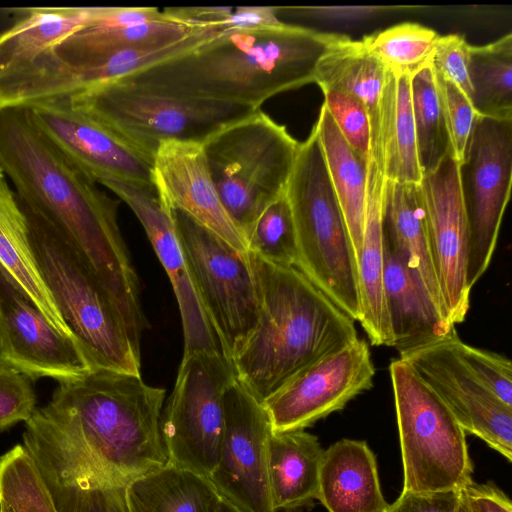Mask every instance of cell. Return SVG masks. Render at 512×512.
<instances>
[{"mask_svg":"<svg viewBox=\"0 0 512 512\" xmlns=\"http://www.w3.org/2000/svg\"><path fill=\"white\" fill-rule=\"evenodd\" d=\"M164 397L141 375L110 370L58 384L22 435L58 512H100L133 480L169 463Z\"/></svg>","mask_w":512,"mask_h":512,"instance_id":"obj_1","label":"cell"},{"mask_svg":"<svg viewBox=\"0 0 512 512\" xmlns=\"http://www.w3.org/2000/svg\"><path fill=\"white\" fill-rule=\"evenodd\" d=\"M0 162L20 203L77 249L141 340L147 321L139 279L117 221L119 200L65 157L33 124L26 109L0 110Z\"/></svg>","mask_w":512,"mask_h":512,"instance_id":"obj_2","label":"cell"},{"mask_svg":"<svg viewBox=\"0 0 512 512\" xmlns=\"http://www.w3.org/2000/svg\"><path fill=\"white\" fill-rule=\"evenodd\" d=\"M338 35L286 23L229 29L121 78L176 96L258 110L277 94L314 83L317 65Z\"/></svg>","mask_w":512,"mask_h":512,"instance_id":"obj_3","label":"cell"},{"mask_svg":"<svg viewBox=\"0 0 512 512\" xmlns=\"http://www.w3.org/2000/svg\"><path fill=\"white\" fill-rule=\"evenodd\" d=\"M248 253L257 287V323L232 363L237 380L263 403L358 335L355 321L296 267Z\"/></svg>","mask_w":512,"mask_h":512,"instance_id":"obj_4","label":"cell"},{"mask_svg":"<svg viewBox=\"0 0 512 512\" xmlns=\"http://www.w3.org/2000/svg\"><path fill=\"white\" fill-rule=\"evenodd\" d=\"M21 206L42 277L95 369L141 375L140 341L115 299L69 240Z\"/></svg>","mask_w":512,"mask_h":512,"instance_id":"obj_5","label":"cell"},{"mask_svg":"<svg viewBox=\"0 0 512 512\" xmlns=\"http://www.w3.org/2000/svg\"><path fill=\"white\" fill-rule=\"evenodd\" d=\"M285 195L296 232V268L359 321L357 260L314 129L299 145Z\"/></svg>","mask_w":512,"mask_h":512,"instance_id":"obj_6","label":"cell"},{"mask_svg":"<svg viewBox=\"0 0 512 512\" xmlns=\"http://www.w3.org/2000/svg\"><path fill=\"white\" fill-rule=\"evenodd\" d=\"M69 101L73 109L150 162L165 141L202 143L225 125L256 111L242 105L176 96L122 78L102 83Z\"/></svg>","mask_w":512,"mask_h":512,"instance_id":"obj_7","label":"cell"},{"mask_svg":"<svg viewBox=\"0 0 512 512\" xmlns=\"http://www.w3.org/2000/svg\"><path fill=\"white\" fill-rule=\"evenodd\" d=\"M299 145L261 109L202 142L221 202L245 238L266 207L285 193Z\"/></svg>","mask_w":512,"mask_h":512,"instance_id":"obj_8","label":"cell"},{"mask_svg":"<svg viewBox=\"0 0 512 512\" xmlns=\"http://www.w3.org/2000/svg\"><path fill=\"white\" fill-rule=\"evenodd\" d=\"M403 464V490L461 488L472 479L466 433L442 401L402 359L389 365Z\"/></svg>","mask_w":512,"mask_h":512,"instance_id":"obj_9","label":"cell"},{"mask_svg":"<svg viewBox=\"0 0 512 512\" xmlns=\"http://www.w3.org/2000/svg\"><path fill=\"white\" fill-rule=\"evenodd\" d=\"M171 211L194 288L222 354L232 362L257 323V287L249 253L187 214Z\"/></svg>","mask_w":512,"mask_h":512,"instance_id":"obj_10","label":"cell"},{"mask_svg":"<svg viewBox=\"0 0 512 512\" xmlns=\"http://www.w3.org/2000/svg\"><path fill=\"white\" fill-rule=\"evenodd\" d=\"M237 379L221 352L183 353L160 431L170 464L206 478L214 470L225 429V394Z\"/></svg>","mask_w":512,"mask_h":512,"instance_id":"obj_11","label":"cell"},{"mask_svg":"<svg viewBox=\"0 0 512 512\" xmlns=\"http://www.w3.org/2000/svg\"><path fill=\"white\" fill-rule=\"evenodd\" d=\"M225 429L217 464L208 480L236 512H277L268 472L272 432L268 414L237 379L225 394Z\"/></svg>","mask_w":512,"mask_h":512,"instance_id":"obj_12","label":"cell"},{"mask_svg":"<svg viewBox=\"0 0 512 512\" xmlns=\"http://www.w3.org/2000/svg\"><path fill=\"white\" fill-rule=\"evenodd\" d=\"M458 335L405 351L400 359L442 399L465 433L512 461V407L501 402L459 352Z\"/></svg>","mask_w":512,"mask_h":512,"instance_id":"obj_13","label":"cell"},{"mask_svg":"<svg viewBox=\"0 0 512 512\" xmlns=\"http://www.w3.org/2000/svg\"><path fill=\"white\" fill-rule=\"evenodd\" d=\"M463 168L449 152L419 184L437 280L454 325L465 320L471 292L467 283L469 217Z\"/></svg>","mask_w":512,"mask_h":512,"instance_id":"obj_14","label":"cell"},{"mask_svg":"<svg viewBox=\"0 0 512 512\" xmlns=\"http://www.w3.org/2000/svg\"><path fill=\"white\" fill-rule=\"evenodd\" d=\"M466 165L471 185L467 283L472 289L491 262L510 198L512 119L478 116Z\"/></svg>","mask_w":512,"mask_h":512,"instance_id":"obj_15","label":"cell"},{"mask_svg":"<svg viewBox=\"0 0 512 512\" xmlns=\"http://www.w3.org/2000/svg\"><path fill=\"white\" fill-rule=\"evenodd\" d=\"M374 376L369 346L358 338L302 370L262 403L272 431L305 430L370 389Z\"/></svg>","mask_w":512,"mask_h":512,"instance_id":"obj_16","label":"cell"},{"mask_svg":"<svg viewBox=\"0 0 512 512\" xmlns=\"http://www.w3.org/2000/svg\"><path fill=\"white\" fill-rule=\"evenodd\" d=\"M0 362L32 381L60 383L96 370L82 343L57 331L0 268Z\"/></svg>","mask_w":512,"mask_h":512,"instance_id":"obj_17","label":"cell"},{"mask_svg":"<svg viewBox=\"0 0 512 512\" xmlns=\"http://www.w3.org/2000/svg\"><path fill=\"white\" fill-rule=\"evenodd\" d=\"M33 124L79 170L96 183L154 186L152 162L112 132L59 100L27 108Z\"/></svg>","mask_w":512,"mask_h":512,"instance_id":"obj_18","label":"cell"},{"mask_svg":"<svg viewBox=\"0 0 512 512\" xmlns=\"http://www.w3.org/2000/svg\"><path fill=\"white\" fill-rule=\"evenodd\" d=\"M103 186L134 212L167 272L181 316L184 353L221 352L219 341L190 278L171 208L154 186L120 181L105 182Z\"/></svg>","mask_w":512,"mask_h":512,"instance_id":"obj_19","label":"cell"},{"mask_svg":"<svg viewBox=\"0 0 512 512\" xmlns=\"http://www.w3.org/2000/svg\"><path fill=\"white\" fill-rule=\"evenodd\" d=\"M152 180L163 201L211 230L236 249L247 241L225 210L212 180L202 143L169 140L157 149Z\"/></svg>","mask_w":512,"mask_h":512,"instance_id":"obj_20","label":"cell"},{"mask_svg":"<svg viewBox=\"0 0 512 512\" xmlns=\"http://www.w3.org/2000/svg\"><path fill=\"white\" fill-rule=\"evenodd\" d=\"M387 178L381 137L371 141L367 161V201L363 241L357 259L361 302L359 322L375 346H392L384 292L383 210Z\"/></svg>","mask_w":512,"mask_h":512,"instance_id":"obj_21","label":"cell"},{"mask_svg":"<svg viewBox=\"0 0 512 512\" xmlns=\"http://www.w3.org/2000/svg\"><path fill=\"white\" fill-rule=\"evenodd\" d=\"M384 292L392 333L391 347L399 353L458 335L455 325L437 310L385 239Z\"/></svg>","mask_w":512,"mask_h":512,"instance_id":"obj_22","label":"cell"},{"mask_svg":"<svg viewBox=\"0 0 512 512\" xmlns=\"http://www.w3.org/2000/svg\"><path fill=\"white\" fill-rule=\"evenodd\" d=\"M383 229L389 248L420 283L437 310L449 320L430 249L419 184L387 180Z\"/></svg>","mask_w":512,"mask_h":512,"instance_id":"obj_23","label":"cell"},{"mask_svg":"<svg viewBox=\"0 0 512 512\" xmlns=\"http://www.w3.org/2000/svg\"><path fill=\"white\" fill-rule=\"evenodd\" d=\"M317 500L328 512H384L377 462L365 441L341 439L324 450Z\"/></svg>","mask_w":512,"mask_h":512,"instance_id":"obj_24","label":"cell"},{"mask_svg":"<svg viewBox=\"0 0 512 512\" xmlns=\"http://www.w3.org/2000/svg\"><path fill=\"white\" fill-rule=\"evenodd\" d=\"M0 268L57 331L79 340L42 277L30 240L27 216L4 174L0 175Z\"/></svg>","mask_w":512,"mask_h":512,"instance_id":"obj_25","label":"cell"},{"mask_svg":"<svg viewBox=\"0 0 512 512\" xmlns=\"http://www.w3.org/2000/svg\"><path fill=\"white\" fill-rule=\"evenodd\" d=\"M323 452L318 438L305 430L271 432L268 472L276 511L296 512L317 498Z\"/></svg>","mask_w":512,"mask_h":512,"instance_id":"obj_26","label":"cell"},{"mask_svg":"<svg viewBox=\"0 0 512 512\" xmlns=\"http://www.w3.org/2000/svg\"><path fill=\"white\" fill-rule=\"evenodd\" d=\"M313 129L357 260L366 214L368 160L363 159L347 143L324 105Z\"/></svg>","mask_w":512,"mask_h":512,"instance_id":"obj_27","label":"cell"},{"mask_svg":"<svg viewBox=\"0 0 512 512\" xmlns=\"http://www.w3.org/2000/svg\"><path fill=\"white\" fill-rule=\"evenodd\" d=\"M94 7H28L0 32V75L22 68L84 26Z\"/></svg>","mask_w":512,"mask_h":512,"instance_id":"obj_28","label":"cell"},{"mask_svg":"<svg viewBox=\"0 0 512 512\" xmlns=\"http://www.w3.org/2000/svg\"><path fill=\"white\" fill-rule=\"evenodd\" d=\"M388 70L364 47L338 35L320 59L315 81L322 90H338L359 99L368 109L372 134L380 122L382 94Z\"/></svg>","mask_w":512,"mask_h":512,"instance_id":"obj_29","label":"cell"},{"mask_svg":"<svg viewBox=\"0 0 512 512\" xmlns=\"http://www.w3.org/2000/svg\"><path fill=\"white\" fill-rule=\"evenodd\" d=\"M411 76L388 71L380 107V134L384 171L388 181L420 184L419 163L412 110Z\"/></svg>","mask_w":512,"mask_h":512,"instance_id":"obj_30","label":"cell"},{"mask_svg":"<svg viewBox=\"0 0 512 512\" xmlns=\"http://www.w3.org/2000/svg\"><path fill=\"white\" fill-rule=\"evenodd\" d=\"M220 500L208 478L170 463L127 488L129 512H215Z\"/></svg>","mask_w":512,"mask_h":512,"instance_id":"obj_31","label":"cell"},{"mask_svg":"<svg viewBox=\"0 0 512 512\" xmlns=\"http://www.w3.org/2000/svg\"><path fill=\"white\" fill-rule=\"evenodd\" d=\"M192 30L167 20L127 26L85 23L53 51L68 62L87 63L127 49L169 44L186 37Z\"/></svg>","mask_w":512,"mask_h":512,"instance_id":"obj_32","label":"cell"},{"mask_svg":"<svg viewBox=\"0 0 512 512\" xmlns=\"http://www.w3.org/2000/svg\"><path fill=\"white\" fill-rule=\"evenodd\" d=\"M471 102L479 116L512 119V34L471 46Z\"/></svg>","mask_w":512,"mask_h":512,"instance_id":"obj_33","label":"cell"},{"mask_svg":"<svg viewBox=\"0 0 512 512\" xmlns=\"http://www.w3.org/2000/svg\"><path fill=\"white\" fill-rule=\"evenodd\" d=\"M439 36L431 28L404 22L367 35L361 42L389 72L413 77L432 63Z\"/></svg>","mask_w":512,"mask_h":512,"instance_id":"obj_34","label":"cell"},{"mask_svg":"<svg viewBox=\"0 0 512 512\" xmlns=\"http://www.w3.org/2000/svg\"><path fill=\"white\" fill-rule=\"evenodd\" d=\"M411 97L418 157L424 175L449 153L432 63L412 77Z\"/></svg>","mask_w":512,"mask_h":512,"instance_id":"obj_35","label":"cell"},{"mask_svg":"<svg viewBox=\"0 0 512 512\" xmlns=\"http://www.w3.org/2000/svg\"><path fill=\"white\" fill-rule=\"evenodd\" d=\"M0 505L9 512H58L37 467L22 444L0 456Z\"/></svg>","mask_w":512,"mask_h":512,"instance_id":"obj_36","label":"cell"},{"mask_svg":"<svg viewBox=\"0 0 512 512\" xmlns=\"http://www.w3.org/2000/svg\"><path fill=\"white\" fill-rule=\"evenodd\" d=\"M246 241L248 252L272 263L296 267V232L285 193L261 213Z\"/></svg>","mask_w":512,"mask_h":512,"instance_id":"obj_37","label":"cell"},{"mask_svg":"<svg viewBox=\"0 0 512 512\" xmlns=\"http://www.w3.org/2000/svg\"><path fill=\"white\" fill-rule=\"evenodd\" d=\"M436 89L447 133L449 152L464 167L472 132L479 116L470 98L434 68Z\"/></svg>","mask_w":512,"mask_h":512,"instance_id":"obj_38","label":"cell"},{"mask_svg":"<svg viewBox=\"0 0 512 512\" xmlns=\"http://www.w3.org/2000/svg\"><path fill=\"white\" fill-rule=\"evenodd\" d=\"M323 105L338 130L363 159L371 153L372 126L366 106L356 97L338 90L324 91Z\"/></svg>","mask_w":512,"mask_h":512,"instance_id":"obj_39","label":"cell"},{"mask_svg":"<svg viewBox=\"0 0 512 512\" xmlns=\"http://www.w3.org/2000/svg\"><path fill=\"white\" fill-rule=\"evenodd\" d=\"M36 409L32 380L0 362V431L26 422Z\"/></svg>","mask_w":512,"mask_h":512,"instance_id":"obj_40","label":"cell"},{"mask_svg":"<svg viewBox=\"0 0 512 512\" xmlns=\"http://www.w3.org/2000/svg\"><path fill=\"white\" fill-rule=\"evenodd\" d=\"M470 48L471 45L461 35H440L432 58V67L457 85L471 100Z\"/></svg>","mask_w":512,"mask_h":512,"instance_id":"obj_41","label":"cell"},{"mask_svg":"<svg viewBox=\"0 0 512 512\" xmlns=\"http://www.w3.org/2000/svg\"><path fill=\"white\" fill-rule=\"evenodd\" d=\"M460 488L415 493L402 491L384 512H459Z\"/></svg>","mask_w":512,"mask_h":512,"instance_id":"obj_42","label":"cell"},{"mask_svg":"<svg viewBox=\"0 0 512 512\" xmlns=\"http://www.w3.org/2000/svg\"><path fill=\"white\" fill-rule=\"evenodd\" d=\"M461 490L475 512H512L510 499L492 482L471 480Z\"/></svg>","mask_w":512,"mask_h":512,"instance_id":"obj_43","label":"cell"},{"mask_svg":"<svg viewBox=\"0 0 512 512\" xmlns=\"http://www.w3.org/2000/svg\"><path fill=\"white\" fill-rule=\"evenodd\" d=\"M286 11L298 12L313 18L330 21H355L379 13L391 11L394 7L385 6H328V7H283Z\"/></svg>","mask_w":512,"mask_h":512,"instance_id":"obj_44","label":"cell"},{"mask_svg":"<svg viewBox=\"0 0 512 512\" xmlns=\"http://www.w3.org/2000/svg\"><path fill=\"white\" fill-rule=\"evenodd\" d=\"M459 512H475V510L471 507L466 497L464 496L461 488H460V505Z\"/></svg>","mask_w":512,"mask_h":512,"instance_id":"obj_45","label":"cell"},{"mask_svg":"<svg viewBox=\"0 0 512 512\" xmlns=\"http://www.w3.org/2000/svg\"><path fill=\"white\" fill-rule=\"evenodd\" d=\"M215 512H236L228 504L220 500Z\"/></svg>","mask_w":512,"mask_h":512,"instance_id":"obj_46","label":"cell"},{"mask_svg":"<svg viewBox=\"0 0 512 512\" xmlns=\"http://www.w3.org/2000/svg\"><path fill=\"white\" fill-rule=\"evenodd\" d=\"M0 512H9L3 505H0Z\"/></svg>","mask_w":512,"mask_h":512,"instance_id":"obj_47","label":"cell"},{"mask_svg":"<svg viewBox=\"0 0 512 512\" xmlns=\"http://www.w3.org/2000/svg\"><path fill=\"white\" fill-rule=\"evenodd\" d=\"M3 174H4V172H3V167H2V164H1V162H0V175H3Z\"/></svg>","mask_w":512,"mask_h":512,"instance_id":"obj_48","label":"cell"}]
</instances>
